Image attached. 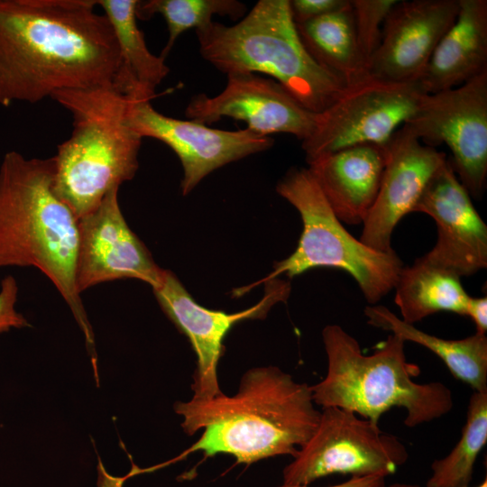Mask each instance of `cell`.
Returning a JSON list of instances; mask_svg holds the SVG:
<instances>
[{
    "mask_svg": "<svg viewBox=\"0 0 487 487\" xmlns=\"http://www.w3.org/2000/svg\"><path fill=\"white\" fill-rule=\"evenodd\" d=\"M51 98L73 119L69 138L51 157L52 186L79 219L110 190L134 178L142 139L128 122L129 96L115 84L61 90Z\"/></svg>",
    "mask_w": 487,
    "mask_h": 487,
    "instance_id": "5",
    "label": "cell"
},
{
    "mask_svg": "<svg viewBox=\"0 0 487 487\" xmlns=\"http://www.w3.org/2000/svg\"><path fill=\"white\" fill-rule=\"evenodd\" d=\"M276 191L298 210L303 228L295 251L274 264L267 280L331 267L349 273L371 305L393 289L404 266L400 258L395 251L377 252L354 237L333 212L308 169L289 170Z\"/></svg>",
    "mask_w": 487,
    "mask_h": 487,
    "instance_id": "7",
    "label": "cell"
},
{
    "mask_svg": "<svg viewBox=\"0 0 487 487\" xmlns=\"http://www.w3.org/2000/svg\"><path fill=\"white\" fill-rule=\"evenodd\" d=\"M322 340L327 372L310 386L316 405L349 409L377 424L381 415L400 407L407 411L409 427L440 418L453 409L452 392L444 383L414 381L419 367L408 362L400 336L391 334L368 355L339 325L326 326Z\"/></svg>",
    "mask_w": 487,
    "mask_h": 487,
    "instance_id": "4",
    "label": "cell"
},
{
    "mask_svg": "<svg viewBox=\"0 0 487 487\" xmlns=\"http://www.w3.org/2000/svg\"><path fill=\"white\" fill-rule=\"evenodd\" d=\"M458 9V0L398 1L382 25L380 45L368 62V76L417 82Z\"/></svg>",
    "mask_w": 487,
    "mask_h": 487,
    "instance_id": "17",
    "label": "cell"
},
{
    "mask_svg": "<svg viewBox=\"0 0 487 487\" xmlns=\"http://www.w3.org/2000/svg\"><path fill=\"white\" fill-rule=\"evenodd\" d=\"M385 476L376 474V475H366V476H351L348 480L336 483L334 485H329L326 487H381L385 484ZM278 487H309L308 485H292V484H282Z\"/></svg>",
    "mask_w": 487,
    "mask_h": 487,
    "instance_id": "30",
    "label": "cell"
},
{
    "mask_svg": "<svg viewBox=\"0 0 487 487\" xmlns=\"http://www.w3.org/2000/svg\"><path fill=\"white\" fill-rule=\"evenodd\" d=\"M350 2L357 41L368 63L380 45L384 21L398 0H350Z\"/></svg>",
    "mask_w": 487,
    "mask_h": 487,
    "instance_id": "26",
    "label": "cell"
},
{
    "mask_svg": "<svg viewBox=\"0 0 487 487\" xmlns=\"http://www.w3.org/2000/svg\"><path fill=\"white\" fill-rule=\"evenodd\" d=\"M486 442L487 391H473L461 437L447 455L433 461L426 487L469 485L477 457Z\"/></svg>",
    "mask_w": 487,
    "mask_h": 487,
    "instance_id": "24",
    "label": "cell"
},
{
    "mask_svg": "<svg viewBox=\"0 0 487 487\" xmlns=\"http://www.w3.org/2000/svg\"><path fill=\"white\" fill-rule=\"evenodd\" d=\"M52 158L5 154L0 165V267H35L57 288L95 357L94 335L75 283L78 219L53 189Z\"/></svg>",
    "mask_w": 487,
    "mask_h": 487,
    "instance_id": "3",
    "label": "cell"
},
{
    "mask_svg": "<svg viewBox=\"0 0 487 487\" xmlns=\"http://www.w3.org/2000/svg\"><path fill=\"white\" fill-rule=\"evenodd\" d=\"M458 3L455 21L417 80L426 94L459 87L487 71V1Z\"/></svg>",
    "mask_w": 487,
    "mask_h": 487,
    "instance_id": "19",
    "label": "cell"
},
{
    "mask_svg": "<svg viewBox=\"0 0 487 487\" xmlns=\"http://www.w3.org/2000/svg\"><path fill=\"white\" fill-rule=\"evenodd\" d=\"M424 94L418 82L395 83L369 76L346 86L317 114L312 133L301 142L307 162L355 145L386 146L413 115Z\"/></svg>",
    "mask_w": 487,
    "mask_h": 487,
    "instance_id": "9",
    "label": "cell"
},
{
    "mask_svg": "<svg viewBox=\"0 0 487 487\" xmlns=\"http://www.w3.org/2000/svg\"><path fill=\"white\" fill-rule=\"evenodd\" d=\"M408 457L405 445L377 423L349 409L326 407L311 437L284 467L283 484L309 485L335 473L387 477Z\"/></svg>",
    "mask_w": 487,
    "mask_h": 487,
    "instance_id": "8",
    "label": "cell"
},
{
    "mask_svg": "<svg viewBox=\"0 0 487 487\" xmlns=\"http://www.w3.org/2000/svg\"><path fill=\"white\" fill-rule=\"evenodd\" d=\"M460 487H470V486L467 485V486H460ZM476 487H487V478H484V480Z\"/></svg>",
    "mask_w": 487,
    "mask_h": 487,
    "instance_id": "32",
    "label": "cell"
},
{
    "mask_svg": "<svg viewBox=\"0 0 487 487\" xmlns=\"http://www.w3.org/2000/svg\"><path fill=\"white\" fill-rule=\"evenodd\" d=\"M96 0H0V105L115 84L118 46Z\"/></svg>",
    "mask_w": 487,
    "mask_h": 487,
    "instance_id": "1",
    "label": "cell"
},
{
    "mask_svg": "<svg viewBox=\"0 0 487 487\" xmlns=\"http://www.w3.org/2000/svg\"><path fill=\"white\" fill-rule=\"evenodd\" d=\"M308 170L335 215L348 225L363 224L385 166V146L361 144L318 157Z\"/></svg>",
    "mask_w": 487,
    "mask_h": 487,
    "instance_id": "18",
    "label": "cell"
},
{
    "mask_svg": "<svg viewBox=\"0 0 487 487\" xmlns=\"http://www.w3.org/2000/svg\"><path fill=\"white\" fill-rule=\"evenodd\" d=\"M295 25L313 60L346 86L368 76V63L357 41L350 0L336 12Z\"/></svg>",
    "mask_w": 487,
    "mask_h": 487,
    "instance_id": "23",
    "label": "cell"
},
{
    "mask_svg": "<svg viewBox=\"0 0 487 487\" xmlns=\"http://www.w3.org/2000/svg\"><path fill=\"white\" fill-rule=\"evenodd\" d=\"M413 212L427 214L436 224V244L423 255L427 262L460 277L487 267V225L448 158L428 180Z\"/></svg>",
    "mask_w": 487,
    "mask_h": 487,
    "instance_id": "15",
    "label": "cell"
},
{
    "mask_svg": "<svg viewBox=\"0 0 487 487\" xmlns=\"http://www.w3.org/2000/svg\"><path fill=\"white\" fill-rule=\"evenodd\" d=\"M196 34L201 56L216 69L268 76L312 113L323 112L346 87L305 49L289 0H260L235 24L213 21Z\"/></svg>",
    "mask_w": 487,
    "mask_h": 487,
    "instance_id": "6",
    "label": "cell"
},
{
    "mask_svg": "<svg viewBox=\"0 0 487 487\" xmlns=\"http://www.w3.org/2000/svg\"><path fill=\"white\" fill-rule=\"evenodd\" d=\"M166 316L189 340L197 355L192 376L191 400L204 401L223 394L217 379V366L224 354V340L237 323L265 317L271 308L285 301L289 283L277 278L267 280L266 294L254 306L235 313L211 310L198 304L173 272L163 270L152 286Z\"/></svg>",
    "mask_w": 487,
    "mask_h": 487,
    "instance_id": "11",
    "label": "cell"
},
{
    "mask_svg": "<svg viewBox=\"0 0 487 487\" xmlns=\"http://www.w3.org/2000/svg\"><path fill=\"white\" fill-rule=\"evenodd\" d=\"M119 188L78 219L75 283L78 293L96 284L136 279L153 286L162 269L128 226L118 202Z\"/></svg>",
    "mask_w": 487,
    "mask_h": 487,
    "instance_id": "14",
    "label": "cell"
},
{
    "mask_svg": "<svg viewBox=\"0 0 487 487\" xmlns=\"http://www.w3.org/2000/svg\"><path fill=\"white\" fill-rule=\"evenodd\" d=\"M446 160L445 152L423 144L406 126L397 130L385 146L380 188L363 224L360 241L377 252L394 251V228L413 212L428 180Z\"/></svg>",
    "mask_w": 487,
    "mask_h": 487,
    "instance_id": "16",
    "label": "cell"
},
{
    "mask_svg": "<svg viewBox=\"0 0 487 487\" xmlns=\"http://www.w3.org/2000/svg\"><path fill=\"white\" fill-rule=\"evenodd\" d=\"M381 487H422L418 484L407 483V482H394L390 485H382Z\"/></svg>",
    "mask_w": 487,
    "mask_h": 487,
    "instance_id": "31",
    "label": "cell"
},
{
    "mask_svg": "<svg viewBox=\"0 0 487 487\" xmlns=\"http://www.w3.org/2000/svg\"><path fill=\"white\" fill-rule=\"evenodd\" d=\"M465 316L475 325L478 334L485 335L487 331V298L469 296L465 308Z\"/></svg>",
    "mask_w": 487,
    "mask_h": 487,
    "instance_id": "29",
    "label": "cell"
},
{
    "mask_svg": "<svg viewBox=\"0 0 487 487\" xmlns=\"http://www.w3.org/2000/svg\"><path fill=\"white\" fill-rule=\"evenodd\" d=\"M403 125L427 146L446 143L459 181L471 197L482 198L487 179V71L459 87L424 94Z\"/></svg>",
    "mask_w": 487,
    "mask_h": 487,
    "instance_id": "10",
    "label": "cell"
},
{
    "mask_svg": "<svg viewBox=\"0 0 487 487\" xmlns=\"http://www.w3.org/2000/svg\"><path fill=\"white\" fill-rule=\"evenodd\" d=\"M18 284L14 277L8 275L0 285V333L12 328L29 326L27 319L15 309L18 297Z\"/></svg>",
    "mask_w": 487,
    "mask_h": 487,
    "instance_id": "27",
    "label": "cell"
},
{
    "mask_svg": "<svg viewBox=\"0 0 487 487\" xmlns=\"http://www.w3.org/2000/svg\"><path fill=\"white\" fill-rule=\"evenodd\" d=\"M156 14L163 17L168 28V41L160 55L165 59L185 31L208 25L215 15L229 16L233 20L242 19L246 14V5L236 0L138 1V19H149Z\"/></svg>",
    "mask_w": 487,
    "mask_h": 487,
    "instance_id": "25",
    "label": "cell"
},
{
    "mask_svg": "<svg viewBox=\"0 0 487 487\" xmlns=\"http://www.w3.org/2000/svg\"><path fill=\"white\" fill-rule=\"evenodd\" d=\"M367 323L390 331L405 342L420 345L437 355L450 372L473 391H487V337L475 333L463 339H445L404 322L381 305L364 308Z\"/></svg>",
    "mask_w": 487,
    "mask_h": 487,
    "instance_id": "21",
    "label": "cell"
},
{
    "mask_svg": "<svg viewBox=\"0 0 487 487\" xmlns=\"http://www.w3.org/2000/svg\"><path fill=\"white\" fill-rule=\"evenodd\" d=\"M349 4V0H289L290 14L295 24L336 12Z\"/></svg>",
    "mask_w": 487,
    "mask_h": 487,
    "instance_id": "28",
    "label": "cell"
},
{
    "mask_svg": "<svg viewBox=\"0 0 487 487\" xmlns=\"http://www.w3.org/2000/svg\"><path fill=\"white\" fill-rule=\"evenodd\" d=\"M226 86L216 96L191 97L185 116L209 125L224 117L246 123L260 136L289 133L303 142L312 133L317 114L303 107L276 80L255 73L228 74Z\"/></svg>",
    "mask_w": 487,
    "mask_h": 487,
    "instance_id": "13",
    "label": "cell"
},
{
    "mask_svg": "<svg viewBox=\"0 0 487 487\" xmlns=\"http://www.w3.org/2000/svg\"><path fill=\"white\" fill-rule=\"evenodd\" d=\"M394 302L401 319L414 325L441 311L465 316L469 295L455 271L433 264L423 256L403 266L395 286Z\"/></svg>",
    "mask_w": 487,
    "mask_h": 487,
    "instance_id": "22",
    "label": "cell"
},
{
    "mask_svg": "<svg viewBox=\"0 0 487 487\" xmlns=\"http://www.w3.org/2000/svg\"><path fill=\"white\" fill-rule=\"evenodd\" d=\"M137 0H97L118 46L120 66L115 84L127 96L152 100L170 72L161 56L152 54L137 24Z\"/></svg>",
    "mask_w": 487,
    "mask_h": 487,
    "instance_id": "20",
    "label": "cell"
},
{
    "mask_svg": "<svg viewBox=\"0 0 487 487\" xmlns=\"http://www.w3.org/2000/svg\"><path fill=\"white\" fill-rule=\"evenodd\" d=\"M174 410L183 418L186 434L203 430L178 459L201 451L206 457L229 455L245 464L277 455L295 457L320 417L310 386L276 366L249 369L232 396L178 401Z\"/></svg>",
    "mask_w": 487,
    "mask_h": 487,
    "instance_id": "2",
    "label": "cell"
},
{
    "mask_svg": "<svg viewBox=\"0 0 487 487\" xmlns=\"http://www.w3.org/2000/svg\"><path fill=\"white\" fill-rule=\"evenodd\" d=\"M127 118L131 128L142 139L161 141L176 153L183 169L180 184L183 196L216 169L273 145L271 137L257 135L246 128L225 131L188 119L167 116L158 112L148 99L129 96Z\"/></svg>",
    "mask_w": 487,
    "mask_h": 487,
    "instance_id": "12",
    "label": "cell"
}]
</instances>
